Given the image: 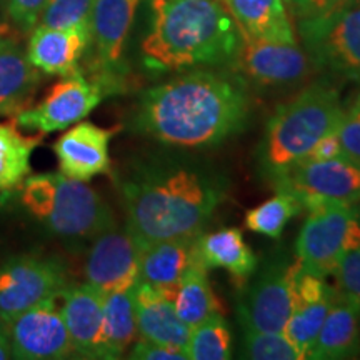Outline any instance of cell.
Returning a JSON list of instances; mask_svg holds the SVG:
<instances>
[{"label":"cell","instance_id":"74e56055","mask_svg":"<svg viewBox=\"0 0 360 360\" xmlns=\"http://www.w3.org/2000/svg\"><path fill=\"white\" fill-rule=\"evenodd\" d=\"M337 157H342V148L339 135H337V130H334V132L327 134L326 137H322L321 141L315 143L302 162H322L337 159ZM302 162H299V164H302Z\"/></svg>","mask_w":360,"mask_h":360},{"label":"cell","instance_id":"6da1fadb","mask_svg":"<svg viewBox=\"0 0 360 360\" xmlns=\"http://www.w3.org/2000/svg\"><path fill=\"white\" fill-rule=\"evenodd\" d=\"M249 115L244 80L199 69L146 90L134 127L164 146L214 147L242 132Z\"/></svg>","mask_w":360,"mask_h":360},{"label":"cell","instance_id":"83f0119b","mask_svg":"<svg viewBox=\"0 0 360 360\" xmlns=\"http://www.w3.org/2000/svg\"><path fill=\"white\" fill-rule=\"evenodd\" d=\"M42 142V134H20L15 124L0 122V191H11L32 172V154Z\"/></svg>","mask_w":360,"mask_h":360},{"label":"cell","instance_id":"d590c367","mask_svg":"<svg viewBox=\"0 0 360 360\" xmlns=\"http://www.w3.org/2000/svg\"><path fill=\"white\" fill-rule=\"evenodd\" d=\"M347 2L350 0H283L285 7H289L297 22L327 15Z\"/></svg>","mask_w":360,"mask_h":360},{"label":"cell","instance_id":"603a6c76","mask_svg":"<svg viewBox=\"0 0 360 360\" xmlns=\"http://www.w3.org/2000/svg\"><path fill=\"white\" fill-rule=\"evenodd\" d=\"M40 70L12 39H0V117L19 114L32 98Z\"/></svg>","mask_w":360,"mask_h":360},{"label":"cell","instance_id":"277c9868","mask_svg":"<svg viewBox=\"0 0 360 360\" xmlns=\"http://www.w3.org/2000/svg\"><path fill=\"white\" fill-rule=\"evenodd\" d=\"M344 107L339 90L315 82L281 103L267 120L257 148L259 172L270 184L295 167L315 143L339 127Z\"/></svg>","mask_w":360,"mask_h":360},{"label":"cell","instance_id":"ba28073f","mask_svg":"<svg viewBox=\"0 0 360 360\" xmlns=\"http://www.w3.org/2000/svg\"><path fill=\"white\" fill-rule=\"evenodd\" d=\"M277 192L289 193L310 210L323 202L360 200V162L347 157L322 162H302L270 184Z\"/></svg>","mask_w":360,"mask_h":360},{"label":"cell","instance_id":"3957f363","mask_svg":"<svg viewBox=\"0 0 360 360\" xmlns=\"http://www.w3.org/2000/svg\"><path fill=\"white\" fill-rule=\"evenodd\" d=\"M150 30L142 62L152 74L231 64L238 27L222 0H150Z\"/></svg>","mask_w":360,"mask_h":360},{"label":"cell","instance_id":"d4e9b609","mask_svg":"<svg viewBox=\"0 0 360 360\" xmlns=\"http://www.w3.org/2000/svg\"><path fill=\"white\" fill-rule=\"evenodd\" d=\"M237 27L255 39L295 44L283 0H222Z\"/></svg>","mask_w":360,"mask_h":360},{"label":"cell","instance_id":"ab89813d","mask_svg":"<svg viewBox=\"0 0 360 360\" xmlns=\"http://www.w3.org/2000/svg\"><path fill=\"white\" fill-rule=\"evenodd\" d=\"M355 210H357V214H359V219H360V200L359 202H355Z\"/></svg>","mask_w":360,"mask_h":360},{"label":"cell","instance_id":"7a4b0ae2","mask_svg":"<svg viewBox=\"0 0 360 360\" xmlns=\"http://www.w3.org/2000/svg\"><path fill=\"white\" fill-rule=\"evenodd\" d=\"M127 229L139 244L199 237L225 199L224 182L204 167L159 162L122 186Z\"/></svg>","mask_w":360,"mask_h":360},{"label":"cell","instance_id":"30bf717a","mask_svg":"<svg viewBox=\"0 0 360 360\" xmlns=\"http://www.w3.org/2000/svg\"><path fill=\"white\" fill-rule=\"evenodd\" d=\"M103 89L80 72L53 84L40 103L15 114V125L25 132L52 134L80 122L103 98Z\"/></svg>","mask_w":360,"mask_h":360},{"label":"cell","instance_id":"e0dca14e","mask_svg":"<svg viewBox=\"0 0 360 360\" xmlns=\"http://www.w3.org/2000/svg\"><path fill=\"white\" fill-rule=\"evenodd\" d=\"M117 130L119 129L98 127L85 120L70 125V129L53 143L60 174L89 182L97 175L109 172V146Z\"/></svg>","mask_w":360,"mask_h":360},{"label":"cell","instance_id":"484cf974","mask_svg":"<svg viewBox=\"0 0 360 360\" xmlns=\"http://www.w3.org/2000/svg\"><path fill=\"white\" fill-rule=\"evenodd\" d=\"M209 269L200 257L193 262L184 277L180 278L174 295L175 312L186 326L191 328L200 326L209 319L225 315V309L219 297L215 295L209 282Z\"/></svg>","mask_w":360,"mask_h":360},{"label":"cell","instance_id":"ac0fdd59","mask_svg":"<svg viewBox=\"0 0 360 360\" xmlns=\"http://www.w3.org/2000/svg\"><path fill=\"white\" fill-rule=\"evenodd\" d=\"M58 307L70 335L74 354L84 359H107L103 342V294L96 287L67 285Z\"/></svg>","mask_w":360,"mask_h":360},{"label":"cell","instance_id":"9c48e42d","mask_svg":"<svg viewBox=\"0 0 360 360\" xmlns=\"http://www.w3.org/2000/svg\"><path fill=\"white\" fill-rule=\"evenodd\" d=\"M240 32L233 64L244 82L262 89H282L302 84L312 74L310 57L295 44L272 42Z\"/></svg>","mask_w":360,"mask_h":360},{"label":"cell","instance_id":"f1b7e54d","mask_svg":"<svg viewBox=\"0 0 360 360\" xmlns=\"http://www.w3.org/2000/svg\"><path fill=\"white\" fill-rule=\"evenodd\" d=\"M304 210L300 202L289 193L277 192L272 199L255 205L245 212V227L250 232L270 238H281L283 229Z\"/></svg>","mask_w":360,"mask_h":360},{"label":"cell","instance_id":"52a82bcc","mask_svg":"<svg viewBox=\"0 0 360 360\" xmlns=\"http://www.w3.org/2000/svg\"><path fill=\"white\" fill-rule=\"evenodd\" d=\"M299 32L315 67L360 84V0L299 22Z\"/></svg>","mask_w":360,"mask_h":360},{"label":"cell","instance_id":"f35d334b","mask_svg":"<svg viewBox=\"0 0 360 360\" xmlns=\"http://www.w3.org/2000/svg\"><path fill=\"white\" fill-rule=\"evenodd\" d=\"M8 359H13L11 335H8L6 323L0 322V360H8Z\"/></svg>","mask_w":360,"mask_h":360},{"label":"cell","instance_id":"4dcf8cb0","mask_svg":"<svg viewBox=\"0 0 360 360\" xmlns=\"http://www.w3.org/2000/svg\"><path fill=\"white\" fill-rule=\"evenodd\" d=\"M244 328L242 357L250 360H302L282 332H262Z\"/></svg>","mask_w":360,"mask_h":360},{"label":"cell","instance_id":"e575fe53","mask_svg":"<svg viewBox=\"0 0 360 360\" xmlns=\"http://www.w3.org/2000/svg\"><path fill=\"white\" fill-rule=\"evenodd\" d=\"M4 12L22 30L37 27L47 0H0Z\"/></svg>","mask_w":360,"mask_h":360},{"label":"cell","instance_id":"4316f807","mask_svg":"<svg viewBox=\"0 0 360 360\" xmlns=\"http://www.w3.org/2000/svg\"><path fill=\"white\" fill-rule=\"evenodd\" d=\"M134 289L103 295V342L107 359H120L137 339Z\"/></svg>","mask_w":360,"mask_h":360},{"label":"cell","instance_id":"7402d4cb","mask_svg":"<svg viewBox=\"0 0 360 360\" xmlns=\"http://www.w3.org/2000/svg\"><path fill=\"white\" fill-rule=\"evenodd\" d=\"M360 354V312L337 292L317 339L309 352L314 360L354 359Z\"/></svg>","mask_w":360,"mask_h":360},{"label":"cell","instance_id":"f546056e","mask_svg":"<svg viewBox=\"0 0 360 360\" xmlns=\"http://www.w3.org/2000/svg\"><path fill=\"white\" fill-rule=\"evenodd\" d=\"M232 357V334L222 315L209 319L191 330L188 360H229Z\"/></svg>","mask_w":360,"mask_h":360},{"label":"cell","instance_id":"44dd1931","mask_svg":"<svg viewBox=\"0 0 360 360\" xmlns=\"http://www.w3.org/2000/svg\"><path fill=\"white\" fill-rule=\"evenodd\" d=\"M197 259V237L170 238L142 245L139 282L148 283L174 300L180 278Z\"/></svg>","mask_w":360,"mask_h":360},{"label":"cell","instance_id":"1f68e13d","mask_svg":"<svg viewBox=\"0 0 360 360\" xmlns=\"http://www.w3.org/2000/svg\"><path fill=\"white\" fill-rule=\"evenodd\" d=\"M92 4L94 0H47L40 15V25L90 30Z\"/></svg>","mask_w":360,"mask_h":360},{"label":"cell","instance_id":"ffe728a7","mask_svg":"<svg viewBox=\"0 0 360 360\" xmlns=\"http://www.w3.org/2000/svg\"><path fill=\"white\" fill-rule=\"evenodd\" d=\"M134 302L141 339L177 347L187 354L191 328L180 321L167 295L148 283L139 282L134 289Z\"/></svg>","mask_w":360,"mask_h":360},{"label":"cell","instance_id":"8d00e7d4","mask_svg":"<svg viewBox=\"0 0 360 360\" xmlns=\"http://www.w3.org/2000/svg\"><path fill=\"white\" fill-rule=\"evenodd\" d=\"M129 359L137 360H188L187 354L177 347L157 344L146 339H139L130 347Z\"/></svg>","mask_w":360,"mask_h":360},{"label":"cell","instance_id":"5b68a950","mask_svg":"<svg viewBox=\"0 0 360 360\" xmlns=\"http://www.w3.org/2000/svg\"><path fill=\"white\" fill-rule=\"evenodd\" d=\"M20 202L45 231L67 240H94L117 225L101 193L60 172L29 175L20 184Z\"/></svg>","mask_w":360,"mask_h":360},{"label":"cell","instance_id":"d6a6232c","mask_svg":"<svg viewBox=\"0 0 360 360\" xmlns=\"http://www.w3.org/2000/svg\"><path fill=\"white\" fill-rule=\"evenodd\" d=\"M337 292L350 300L360 312V245L344 252L334 272Z\"/></svg>","mask_w":360,"mask_h":360},{"label":"cell","instance_id":"5bb4252c","mask_svg":"<svg viewBox=\"0 0 360 360\" xmlns=\"http://www.w3.org/2000/svg\"><path fill=\"white\" fill-rule=\"evenodd\" d=\"M4 323L11 335L13 359L62 360L74 355L70 335L58 307V295L42 300Z\"/></svg>","mask_w":360,"mask_h":360},{"label":"cell","instance_id":"8992f818","mask_svg":"<svg viewBox=\"0 0 360 360\" xmlns=\"http://www.w3.org/2000/svg\"><path fill=\"white\" fill-rule=\"evenodd\" d=\"M360 245V219L354 204L323 202L309 210L295 240L297 262L319 277L334 276L344 252Z\"/></svg>","mask_w":360,"mask_h":360},{"label":"cell","instance_id":"7c38bea8","mask_svg":"<svg viewBox=\"0 0 360 360\" xmlns=\"http://www.w3.org/2000/svg\"><path fill=\"white\" fill-rule=\"evenodd\" d=\"M141 2L142 0H94L90 42L96 51V82L103 92L122 85L124 49Z\"/></svg>","mask_w":360,"mask_h":360},{"label":"cell","instance_id":"9a60e30c","mask_svg":"<svg viewBox=\"0 0 360 360\" xmlns=\"http://www.w3.org/2000/svg\"><path fill=\"white\" fill-rule=\"evenodd\" d=\"M142 245L129 229L115 227L94 238L87 260L85 278L103 295L134 289L141 278Z\"/></svg>","mask_w":360,"mask_h":360},{"label":"cell","instance_id":"836d02e7","mask_svg":"<svg viewBox=\"0 0 360 360\" xmlns=\"http://www.w3.org/2000/svg\"><path fill=\"white\" fill-rule=\"evenodd\" d=\"M337 135H339L342 157L360 162V94L347 109H344Z\"/></svg>","mask_w":360,"mask_h":360},{"label":"cell","instance_id":"2e32d148","mask_svg":"<svg viewBox=\"0 0 360 360\" xmlns=\"http://www.w3.org/2000/svg\"><path fill=\"white\" fill-rule=\"evenodd\" d=\"M337 297L335 287L326 278L310 274L297 262L292 290V310L282 334L294 345L302 359H309L319 330Z\"/></svg>","mask_w":360,"mask_h":360},{"label":"cell","instance_id":"8fae6325","mask_svg":"<svg viewBox=\"0 0 360 360\" xmlns=\"http://www.w3.org/2000/svg\"><path fill=\"white\" fill-rule=\"evenodd\" d=\"M67 285L65 270L56 260L20 255L0 264V322L60 295Z\"/></svg>","mask_w":360,"mask_h":360},{"label":"cell","instance_id":"cb8c5ba5","mask_svg":"<svg viewBox=\"0 0 360 360\" xmlns=\"http://www.w3.org/2000/svg\"><path fill=\"white\" fill-rule=\"evenodd\" d=\"M197 252L207 269H225L237 285H247L259 267V260L237 227L197 237Z\"/></svg>","mask_w":360,"mask_h":360},{"label":"cell","instance_id":"4fadbf2b","mask_svg":"<svg viewBox=\"0 0 360 360\" xmlns=\"http://www.w3.org/2000/svg\"><path fill=\"white\" fill-rule=\"evenodd\" d=\"M297 260L285 264L272 260L250 283L237 304L242 327L262 332H282L292 310V290Z\"/></svg>","mask_w":360,"mask_h":360},{"label":"cell","instance_id":"d6986e66","mask_svg":"<svg viewBox=\"0 0 360 360\" xmlns=\"http://www.w3.org/2000/svg\"><path fill=\"white\" fill-rule=\"evenodd\" d=\"M90 44V30L37 25L27 45V57L47 75L77 74L79 60Z\"/></svg>","mask_w":360,"mask_h":360}]
</instances>
